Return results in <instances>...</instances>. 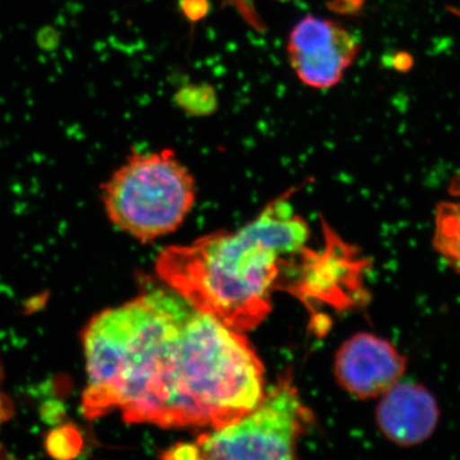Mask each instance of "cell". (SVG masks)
<instances>
[{
	"mask_svg": "<svg viewBox=\"0 0 460 460\" xmlns=\"http://www.w3.org/2000/svg\"><path fill=\"white\" fill-rule=\"evenodd\" d=\"M83 414L162 429H220L261 401L263 366L243 332L174 290H153L91 319L83 334Z\"/></svg>",
	"mask_w": 460,
	"mask_h": 460,
	"instance_id": "1",
	"label": "cell"
},
{
	"mask_svg": "<svg viewBox=\"0 0 460 460\" xmlns=\"http://www.w3.org/2000/svg\"><path fill=\"white\" fill-rule=\"evenodd\" d=\"M308 237V224L283 198L235 232L165 248L157 257L156 271L202 313L244 332L269 316L281 268L302 252Z\"/></svg>",
	"mask_w": 460,
	"mask_h": 460,
	"instance_id": "2",
	"label": "cell"
},
{
	"mask_svg": "<svg viewBox=\"0 0 460 460\" xmlns=\"http://www.w3.org/2000/svg\"><path fill=\"white\" fill-rule=\"evenodd\" d=\"M102 190L111 222L141 242L180 228L198 196L192 172L171 148L133 150Z\"/></svg>",
	"mask_w": 460,
	"mask_h": 460,
	"instance_id": "3",
	"label": "cell"
},
{
	"mask_svg": "<svg viewBox=\"0 0 460 460\" xmlns=\"http://www.w3.org/2000/svg\"><path fill=\"white\" fill-rule=\"evenodd\" d=\"M311 420L310 411L287 374L241 419L211 429L193 443L175 445L163 458L295 459L299 438Z\"/></svg>",
	"mask_w": 460,
	"mask_h": 460,
	"instance_id": "4",
	"label": "cell"
},
{
	"mask_svg": "<svg viewBox=\"0 0 460 460\" xmlns=\"http://www.w3.org/2000/svg\"><path fill=\"white\" fill-rule=\"evenodd\" d=\"M358 51L356 36L328 18H302L288 38L290 66L299 81L313 89H330L341 83Z\"/></svg>",
	"mask_w": 460,
	"mask_h": 460,
	"instance_id": "5",
	"label": "cell"
},
{
	"mask_svg": "<svg viewBox=\"0 0 460 460\" xmlns=\"http://www.w3.org/2000/svg\"><path fill=\"white\" fill-rule=\"evenodd\" d=\"M408 359L396 345L372 332H358L341 345L334 372L339 385L354 398H380L402 380Z\"/></svg>",
	"mask_w": 460,
	"mask_h": 460,
	"instance_id": "6",
	"label": "cell"
},
{
	"mask_svg": "<svg viewBox=\"0 0 460 460\" xmlns=\"http://www.w3.org/2000/svg\"><path fill=\"white\" fill-rule=\"evenodd\" d=\"M441 410L431 390L420 383L399 381L380 396L377 428L387 440L402 447H419L434 436Z\"/></svg>",
	"mask_w": 460,
	"mask_h": 460,
	"instance_id": "7",
	"label": "cell"
},
{
	"mask_svg": "<svg viewBox=\"0 0 460 460\" xmlns=\"http://www.w3.org/2000/svg\"><path fill=\"white\" fill-rule=\"evenodd\" d=\"M432 247L452 270L460 274V198L436 205Z\"/></svg>",
	"mask_w": 460,
	"mask_h": 460,
	"instance_id": "8",
	"label": "cell"
},
{
	"mask_svg": "<svg viewBox=\"0 0 460 460\" xmlns=\"http://www.w3.org/2000/svg\"><path fill=\"white\" fill-rule=\"evenodd\" d=\"M48 450L58 458H71L81 449V438L71 428L57 429L48 438Z\"/></svg>",
	"mask_w": 460,
	"mask_h": 460,
	"instance_id": "9",
	"label": "cell"
},
{
	"mask_svg": "<svg viewBox=\"0 0 460 460\" xmlns=\"http://www.w3.org/2000/svg\"><path fill=\"white\" fill-rule=\"evenodd\" d=\"M14 408L11 399L2 390V376H0V429L13 416Z\"/></svg>",
	"mask_w": 460,
	"mask_h": 460,
	"instance_id": "10",
	"label": "cell"
},
{
	"mask_svg": "<svg viewBox=\"0 0 460 460\" xmlns=\"http://www.w3.org/2000/svg\"><path fill=\"white\" fill-rule=\"evenodd\" d=\"M449 195L450 198H460V172H456L450 181Z\"/></svg>",
	"mask_w": 460,
	"mask_h": 460,
	"instance_id": "11",
	"label": "cell"
}]
</instances>
